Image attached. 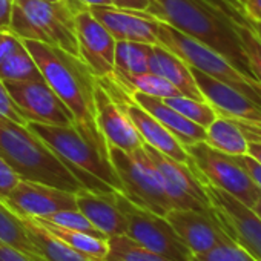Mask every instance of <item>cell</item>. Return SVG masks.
Segmentation results:
<instances>
[{"label":"cell","instance_id":"obj_1","mask_svg":"<svg viewBox=\"0 0 261 261\" xmlns=\"http://www.w3.org/2000/svg\"><path fill=\"white\" fill-rule=\"evenodd\" d=\"M149 2L148 13L155 19L204 43L227 59L244 75L255 79L232 20L243 10L237 0H149Z\"/></svg>","mask_w":261,"mask_h":261},{"label":"cell","instance_id":"obj_2","mask_svg":"<svg viewBox=\"0 0 261 261\" xmlns=\"http://www.w3.org/2000/svg\"><path fill=\"white\" fill-rule=\"evenodd\" d=\"M23 43L31 53L43 79L69 109L74 118V126L80 136L100 154L109 159L108 143L97 124V77L91 72L85 62L63 49L34 40H23Z\"/></svg>","mask_w":261,"mask_h":261},{"label":"cell","instance_id":"obj_3","mask_svg":"<svg viewBox=\"0 0 261 261\" xmlns=\"http://www.w3.org/2000/svg\"><path fill=\"white\" fill-rule=\"evenodd\" d=\"M0 157L23 180L45 183L74 194L83 189L68 168L34 133H31L27 124H19L2 117Z\"/></svg>","mask_w":261,"mask_h":261},{"label":"cell","instance_id":"obj_4","mask_svg":"<svg viewBox=\"0 0 261 261\" xmlns=\"http://www.w3.org/2000/svg\"><path fill=\"white\" fill-rule=\"evenodd\" d=\"M27 126L68 168L83 189L92 192H121V183L111 159L86 142L74 124L27 123Z\"/></svg>","mask_w":261,"mask_h":261},{"label":"cell","instance_id":"obj_5","mask_svg":"<svg viewBox=\"0 0 261 261\" xmlns=\"http://www.w3.org/2000/svg\"><path fill=\"white\" fill-rule=\"evenodd\" d=\"M10 31L22 40L45 43L79 57L74 14L63 0H14Z\"/></svg>","mask_w":261,"mask_h":261},{"label":"cell","instance_id":"obj_6","mask_svg":"<svg viewBox=\"0 0 261 261\" xmlns=\"http://www.w3.org/2000/svg\"><path fill=\"white\" fill-rule=\"evenodd\" d=\"M157 39L159 45L174 53L191 68H195L200 72L238 89L240 92L246 94L249 98L261 105V83L244 75L217 51L180 33L178 30L162 20H159L157 23Z\"/></svg>","mask_w":261,"mask_h":261},{"label":"cell","instance_id":"obj_7","mask_svg":"<svg viewBox=\"0 0 261 261\" xmlns=\"http://www.w3.org/2000/svg\"><path fill=\"white\" fill-rule=\"evenodd\" d=\"M108 149L121 183V194L134 204L165 217L172 204L165 192L162 177L143 146L130 154L115 146H108Z\"/></svg>","mask_w":261,"mask_h":261},{"label":"cell","instance_id":"obj_8","mask_svg":"<svg viewBox=\"0 0 261 261\" xmlns=\"http://www.w3.org/2000/svg\"><path fill=\"white\" fill-rule=\"evenodd\" d=\"M191 168L203 185H211L253 207L259 197V189L238 165L233 155H227L211 148L206 142H197L185 146Z\"/></svg>","mask_w":261,"mask_h":261},{"label":"cell","instance_id":"obj_9","mask_svg":"<svg viewBox=\"0 0 261 261\" xmlns=\"http://www.w3.org/2000/svg\"><path fill=\"white\" fill-rule=\"evenodd\" d=\"M114 197L126 220L124 235L171 261H191V250L180 240L166 217L134 204L121 192L115 191Z\"/></svg>","mask_w":261,"mask_h":261},{"label":"cell","instance_id":"obj_10","mask_svg":"<svg viewBox=\"0 0 261 261\" xmlns=\"http://www.w3.org/2000/svg\"><path fill=\"white\" fill-rule=\"evenodd\" d=\"M124 94L109 77H101L95 82V109L100 133L108 146H115L130 154L140 149L145 142L121 103Z\"/></svg>","mask_w":261,"mask_h":261},{"label":"cell","instance_id":"obj_11","mask_svg":"<svg viewBox=\"0 0 261 261\" xmlns=\"http://www.w3.org/2000/svg\"><path fill=\"white\" fill-rule=\"evenodd\" d=\"M143 149L162 177L172 209L214 211L204 185L198 180L189 165L180 163L146 143L143 145Z\"/></svg>","mask_w":261,"mask_h":261},{"label":"cell","instance_id":"obj_12","mask_svg":"<svg viewBox=\"0 0 261 261\" xmlns=\"http://www.w3.org/2000/svg\"><path fill=\"white\" fill-rule=\"evenodd\" d=\"M204 189L226 233L256 261H261V218L256 212L221 189L211 185H204Z\"/></svg>","mask_w":261,"mask_h":261},{"label":"cell","instance_id":"obj_13","mask_svg":"<svg viewBox=\"0 0 261 261\" xmlns=\"http://www.w3.org/2000/svg\"><path fill=\"white\" fill-rule=\"evenodd\" d=\"M4 83L27 123L54 126L74 124L69 109L45 79Z\"/></svg>","mask_w":261,"mask_h":261},{"label":"cell","instance_id":"obj_14","mask_svg":"<svg viewBox=\"0 0 261 261\" xmlns=\"http://www.w3.org/2000/svg\"><path fill=\"white\" fill-rule=\"evenodd\" d=\"M79 57L97 77H108L114 71L117 40L91 14L89 8L74 16Z\"/></svg>","mask_w":261,"mask_h":261},{"label":"cell","instance_id":"obj_15","mask_svg":"<svg viewBox=\"0 0 261 261\" xmlns=\"http://www.w3.org/2000/svg\"><path fill=\"white\" fill-rule=\"evenodd\" d=\"M16 215L45 218L65 209H77L75 194L45 183L20 178L4 201Z\"/></svg>","mask_w":261,"mask_h":261},{"label":"cell","instance_id":"obj_16","mask_svg":"<svg viewBox=\"0 0 261 261\" xmlns=\"http://www.w3.org/2000/svg\"><path fill=\"white\" fill-rule=\"evenodd\" d=\"M165 217L192 255L230 240L214 211L171 209Z\"/></svg>","mask_w":261,"mask_h":261},{"label":"cell","instance_id":"obj_17","mask_svg":"<svg viewBox=\"0 0 261 261\" xmlns=\"http://www.w3.org/2000/svg\"><path fill=\"white\" fill-rule=\"evenodd\" d=\"M89 11L117 42L124 40L146 45H159V19H155L148 11L117 8L114 5L91 7Z\"/></svg>","mask_w":261,"mask_h":261},{"label":"cell","instance_id":"obj_18","mask_svg":"<svg viewBox=\"0 0 261 261\" xmlns=\"http://www.w3.org/2000/svg\"><path fill=\"white\" fill-rule=\"evenodd\" d=\"M191 68V66H189ZM194 80L203 95V98L214 108L217 115L227 118L259 123L261 124V105L249 98L238 89L215 80L195 68H191Z\"/></svg>","mask_w":261,"mask_h":261},{"label":"cell","instance_id":"obj_19","mask_svg":"<svg viewBox=\"0 0 261 261\" xmlns=\"http://www.w3.org/2000/svg\"><path fill=\"white\" fill-rule=\"evenodd\" d=\"M121 103L133 121V124L137 127L143 142L159 152L191 166V159L185 149V146L169 133V130L148 111H145L140 105H137L127 94L121 97Z\"/></svg>","mask_w":261,"mask_h":261},{"label":"cell","instance_id":"obj_20","mask_svg":"<svg viewBox=\"0 0 261 261\" xmlns=\"http://www.w3.org/2000/svg\"><path fill=\"white\" fill-rule=\"evenodd\" d=\"M75 204L89 223L108 238L126 232V220L115 203L114 192L80 189L75 192Z\"/></svg>","mask_w":261,"mask_h":261},{"label":"cell","instance_id":"obj_21","mask_svg":"<svg viewBox=\"0 0 261 261\" xmlns=\"http://www.w3.org/2000/svg\"><path fill=\"white\" fill-rule=\"evenodd\" d=\"M129 97L137 105H140L145 111H148L152 117H155L183 146H188V145H192L197 142H204L206 129L203 126L188 120L178 111H175L174 108L166 105L163 98L146 95L142 92H136Z\"/></svg>","mask_w":261,"mask_h":261},{"label":"cell","instance_id":"obj_22","mask_svg":"<svg viewBox=\"0 0 261 261\" xmlns=\"http://www.w3.org/2000/svg\"><path fill=\"white\" fill-rule=\"evenodd\" d=\"M149 72L163 77L171 85H174L181 95H188L197 100H204L191 72L189 65H186L180 57L166 49L162 45H152L149 59Z\"/></svg>","mask_w":261,"mask_h":261},{"label":"cell","instance_id":"obj_23","mask_svg":"<svg viewBox=\"0 0 261 261\" xmlns=\"http://www.w3.org/2000/svg\"><path fill=\"white\" fill-rule=\"evenodd\" d=\"M20 220L43 261H103L74 250L71 246L48 232L36 218L20 217Z\"/></svg>","mask_w":261,"mask_h":261},{"label":"cell","instance_id":"obj_24","mask_svg":"<svg viewBox=\"0 0 261 261\" xmlns=\"http://www.w3.org/2000/svg\"><path fill=\"white\" fill-rule=\"evenodd\" d=\"M108 77L127 95L142 92L159 98H168L180 94L174 85L152 72H124L114 69Z\"/></svg>","mask_w":261,"mask_h":261},{"label":"cell","instance_id":"obj_25","mask_svg":"<svg viewBox=\"0 0 261 261\" xmlns=\"http://www.w3.org/2000/svg\"><path fill=\"white\" fill-rule=\"evenodd\" d=\"M204 142L227 155H243L247 154V140L244 139L241 129L235 120L217 115V118L206 127Z\"/></svg>","mask_w":261,"mask_h":261},{"label":"cell","instance_id":"obj_26","mask_svg":"<svg viewBox=\"0 0 261 261\" xmlns=\"http://www.w3.org/2000/svg\"><path fill=\"white\" fill-rule=\"evenodd\" d=\"M0 241L17 249L34 261H43L39 250L28 237V232L20 220L2 200H0Z\"/></svg>","mask_w":261,"mask_h":261},{"label":"cell","instance_id":"obj_27","mask_svg":"<svg viewBox=\"0 0 261 261\" xmlns=\"http://www.w3.org/2000/svg\"><path fill=\"white\" fill-rule=\"evenodd\" d=\"M48 232H51L54 237H57L59 240H62L63 243H66L68 246H71L74 250L85 253L88 256H92L95 259H103L106 252H108V240L103 238H97L92 235H88L85 232L80 230H72V229H66V227H60L57 224H53L43 218H36Z\"/></svg>","mask_w":261,"mask_h":261},{"label":"cell","instance_id":"obj_28","mask_svg":"<svg viewBox=\"0 0 261 261\" xmlns=\"http://www.w3.org/2000/svg\"><path fill=\"white\" fill-rule=\"evenodd\" d=\"M43 79L31 53L22 45L0 63V80L2 82H27Z\"/></svg>","mask_w":261,"mask_h":261},{"label":"cell","instance_id":"obj_29","mask_svg":"<svg viewBox=\"0 0 261 261\" xmlns=\"http://www.w3.org/2000/svg\"><path fill=\"white\" fill-rule=\"evenodd\" d=\"M151 51L152 45L120 40L115 43L114 69L124 72H149Z\"/></svg>","mask_w":261,"mask_h":261},{"label":"cell","instance_id":"obj_30","mask_svg":"<svg viewBox=\"0 0 261 261\" xmlns=\"http://www.w3.org/2000/svg\"><path fill=\"white\" fill-rule=\"evenodd\" d=\"M103 261H171L129 238L127 235H114L108 238V252Z\"/></svg>","mask_w":261,"mask_h":261},{"label":"cell","instance_id":"obj_31","mask_svg":"<svg viewBox=\"0 0 261 261\" xmlns=\"http://www.w3.org/2000/svg\"><path fill=\"white\" fill-rule=\"evenodd\" d=\"M163 100L166 105H169L171 108L178 111L188 120L203 126L204 129L217 118V112L214 111V108L206 100H197V98L181 95V94L174 95V97H168Z\"/></svg>","mask_w":261,"mask_h":261},{"label":"cell","instance_id":"obj_32","mask_svg":"<svg viewBox=\"0 0 261 261\" xmlns=\"http://www.w3.org/2000/svg\"><path fill=\"white\" fill-rule=\"evenodd\" d=\"M233 25L240 37L241 46L246 53V57L249 60L250 69L255 79L261 83V42L256 39L253 31L250 30V20L247 17L240 22H233Z\"/></svg>","mask_w":261,"mask_h":261},{"label":"cell","instance_id":"obj_33","mask_svg":"<svg viewBox=\"0 0 261 261\" xmlns=\"http://www.w3.org/2000/svg\"><path fill=\"white\" fill-rule=\"evenodd\" d=\"M43 220L53 223V224H57L60 227H66V229H72V230H80V232H85L88 235H92V237H97V238H103V240H108V237L105 233H101L98 229H95L89 220L79 211V209H65V211H59V212H54L48 217H45Z\"/></svg>","mask_w":261,"mask_h":261},{"label":"cell","instance_id":"obj_34","mask_svg":"<svg viewBox=\"0 0 261 261\" xmlns=\"http://www.w3.org/2000/svg\"><path fill=\"white\" fill-rule=\"evenodd\" d=\"M191 261H256L232 238L212 247L207 252L191 256Z\"/></svg>","mask_w":261,"mask_h":261},{"label":"cell","instance_id":"obj_35","mask_svg":"<svg viewBox=\"0 0 261 261\" xmlns=\"http://www.w3.org/2000/svg\"><path fill=\"white\" fill-rule=\"evenodd\" d=\"M0 117L16 121L19 124H27V120L20 114L19 108L16 106L14 100L11 98L5 83L0 80Z\"/></svg>","mask_w":261,"mask_h":261},{"label":"cell","instance_id":"obj_36","mask_svg":"<svg viewBox=\"0 0 261 261\" xmlns=\"http://www.w3.org/2000/svg\"><path fill=\"white\" fill-rule=\"evenodd\" d=\"M19 180L20 177L14 172V169L0 157V200H7V197L19 183Z\"/></svg>","mask_w":261,"mask_h":261},{"label":"cell","instance_id":"obj_37","mask_svg":"<svg viewBox=\"0 0 261 261\" xmlns=\"http://www.w3.org/2000/svg\"><path fill=\"white\" fill-rule=\"evenodd\" d=\"M233 157H235V160L238 162V165L246 171V174L249 175V178L255 183V186L261 192V165L255 159H252L250 155H247V154L233 155Z\"/></svg>","mask_w":261,"mask_h":261},{"label":"cell","instance_id":"obj_38","mask_svg":"<svg viewBox=\"0 0 261 261\" xmlns=\"http://www.w3.org/2000/svg\"><path fill=\"white\" fill-rule=\"evenodd\" d=\"M22 45V39L11 31H0V63Z\"/></svg>","mask_w":261,"mask_h":261},{"label":"cell","instance_id":"obj_39","mask_svg":"<svg viewBox=\"0 0 261 261\" xmlns=\"http://www.w3.org/2000/svg\"><path fill=\"white\" fill-rule=\"evenodd\" d=\"M14 0H0V31H10Z\"/></svg>","mask_w":261,"mask_h":261},{"label":"cell","instance_id":"obj_40","mask_svg":"<svg viewBox=\"0 0 261 261\" xmlns=\"http://www.w3.org/2000/svg\"><path fill=\"white\" fill-rule=\"evenodd\" d=\"M109 2L117 8H126V10H139V11H148L149 0H109Z\"/></svg>","mask_w":261,"mask_h":261},{"label":"cell","instance_id":"obj_41","mask_svg":"<svg viewBox=\"0 0 261 261\" xmlns=\"http://www.w3.org/2000/svg\"><path fill=\"white\" fill-rule=\"evenodd\" d=\"M243 11L250 22L261 19V0H246L243 4Z\"/></svg>","mask_w":261,"mask_h":261},{"label":"cell","instance_id":"obj_42","mask_svg":"<svg viewBox=\"0 0 261 261\" xmlns=\"http://www.w3.org/2000/svg\"><path fill=\"white\" fill-rule=\"evenodd\" d=\"M247 155H250L252 159H255L261 165V143L249 142L247 143Z\"/></svg>","mask_w":261,"mask_h":261},{"label":"cell","instance_id":"obj_43","mask_svg":"<svg viewBox=\"0 0 261 261\" xmlns=\"http://www.w3.org/2000/svg\"><path fill=\"white\" fill-rule=\"evenodd\" d=\"M86 7H100V5H112L109 0H82Z\"/></svg>","mask_w":261,"mask_h":261},{"label":"cell","instance_id":"obj_44","mask_svg":"<svg viewBox=\"0 0 261 261\" xmlns=\"http://www.w3.org/2000/svg\"><path fill=\"white\" fill-rule=\"evenodd\" d=\"M250 30L253 31V34L256 36V39L261 42V19L259 20H255V22H250Z\"/></svg>","mask_w":261,"mask_h":261},{"label":"cell","instance_id":"obj_45","mask_svg":"<svg viewBox=\"0 0 261 261\" xmlns=\"http://www.w3.org/2000/svg\"><path fill=\"white\" fill-rule=\"evenodd\" d=\"M255 212H256V215L261 218V194H259V197H258V200H256V203L253 204V207H252Z\"/></svg>","mask_w":261,"mask_h":261},{"label":"cell","instance_id":"obj_46","mask_svg":"<svg viewBox=\"0 0 261 261\" xmlns=\"http://www.w3.org/2000/svg\"><path fill=\"white\" fill-rule=\"evenodd\" d=\"M237 2H238V4H240V5H241V7H243V4H244V2H246V0H237Z\"/></svg>","mask_w":261,"mask_h":261},{"label":"cell","instance_id":"obj_47","mask_svg":"<svg viewBox=\"0 0 261 261\" xmlns=\"http://www.w3.org/2000/svg\"><path fill=\"white\" fill-rule=\"evenodd\" d=\"M45 2H60V0H45Z\"/></svg>","mask_w":261,"mask_h":261}]
</instances>
